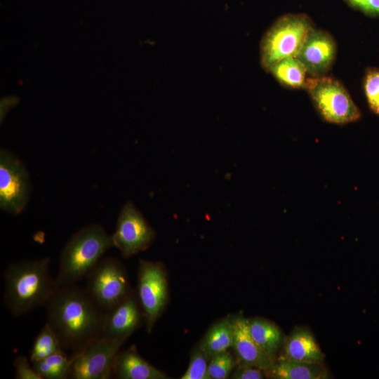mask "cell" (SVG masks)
Instances as JSON below:
<instances>
[{"label":"cell","instance_id":"6da1fadb","mask_svg":"<svg viewBox=\"0 0 379 379\" xmlns=\"http://www.w3.org/2000/svg\"><path fill=\"white\" fill-rule=\"evenodd\" d=\"M47 323L72 354L102 336L106 312L76 284L56 288L45 305Z\"/></svg>","mask_w":379,"mask_h":379},{"label":"cell","instance_id":"7a4b0ae2","mask_svg":"<svg viewBox=\"0 0 379 379\" xmlns=\"http://www.w3.org/2000/svg\"><path fill=\"white\" fill-rule=\"evenodd\" d=\"M50 258L22 260L4 272V301L14 317L45 306L57 287L50 273Z\"/></svg>","mask_w":379,"mask_h":379},{"label":"cell","instance_id":"3957f363","mask_svg":"<svg viewBox=\"0 0 379 379\" xmlns=\"http://www.w3.org/2000/svg\"><path fill=\"white\" fill-rule=\"evenodd\" d=\"M112 237L98 224L86 225L76 232L64 246L55 279L57 288L76 284L86 277L113 247Z\"/></svg>","mask_w":379,"mask_h":379},{"label":"cell","instance_id":"277c9868","mask_svg":"<svg viewBox=\"0 0 379 379\" xmlns=\"http://www.w3.org/2000/svg\"><path fill=\"white\" fill-rule=\"evenodd\" d=\"M313 28L311 19L305 14L289 13L279 18L260 41V60L262 68L268 72L277 62L288 57H296Z\"/></svg>","mask_w":379,"mask_h":379},{"label":"cell","instance_id":"5b68a950","mask_svg":"<svg viewBox=\"0 0 379 379\" xmlns=\"http://www.w3.org/2000/svg\"><path fill=\"white\" fill-rule=\"evenodd\" d=\"M304 88L325 121L343 125L360 119V110L339 81L325 76H312L307 78Z\"/></svg>","mask_w":379,"mask_h":379},{"label":"cell","instance_id":"8992f818","mask_svg":"<svg viewBox=\"0 0 379 379\" xmlns=\"http://www.w3.org/2000/svg\"><path fill=\"white\" fill-rule=\"evenodd\" d=\"M86 278V291L105 312L132 293L126 272L115 258L100 260Z\"/></svg>","mask_w":379,"mask_h":379},{"label":"cell","instance_id":"52a82bcc","mask_svg":"<svg viewBox=\"0 0 379 379\" xmlns=\"http://www.w3.org/2000/svg\"><path fill=\"white\" fill-rule=\"evenodd\" d=\"M138 295L147 331L150 333L168 297L166 272L160 262L140 260Z\"/></svg>","mask_w":379,"mask_h":379},{"label":"cell","instance_id":"ba28073f","mask_svg":"<svg viewBox=\"0 0 379 379\" xmlns=\"http://www.w3.org/2000/svg\"><path fill=\"white\" fill-rule=\"evenodd\" d=\"M123 343L102 335L72 354L69 378H109L115 357Z\"/></svg>","mask_w":379,"mask_h":379},{"label":"cell","instance_id":"9c48e42d","mask_svg":"<svg viewBox=\"0 0 379 379\" xmlns=\"http://www.w3.org/2000/svg\"><path fill=\"white\" fill-rule=\"evenodd\" d=\"M30 180L22 162L9 150L0 151V208L17 215L27 206Z\"/></svg>","mask_w":379,"mask_h":379},{"label":"cell","instance_id":"30bf717a","mask_svg":"<svg viewBox=\"0 0 379 379\" xmlns=\"http://www.w3.org/2000/svg\"><path fill=\"white\" fill-rule=\"evenodd\" d=\"M112 237L114 247L125 258L147 249L155 237V232L131 201L121 208Z\"/></svg>","mask_w":379,"mask_h":379},{"label":"cell","instance_id":"8fae6325","mask_svg":"<svg viewBox=\"0 0 379 379\" xmlns=\"http://www.w3.org/2000/svg\"><path fill=\"white\" fill-rule=\"evenodd\" d=\"M336 51L333 37L326 31L313 28L295 58L312 77L324 76L331 68Z\"/></svg>","mask_w":379,"mask_h":379},{"label":"cell","instance_id":"7c38bea8","mask_svg":"<svg viewBox=\"0 0 379 379\" xmlns=\"http://www.w3.org/2000/svg\"><path fill=\"white\" fill-rule=\"evenodd\" d=\"M142 310L131 293L105 314L102 335L124 343L139 326Z\"/></svg>","mask_w":379,"mask_h":379},{"label":"cell","instance_id":"4fadbf2b","mask_svg":"<svg viewBox=\"0 0 379 379\" xmlns=\"http://www.w3.org/2000/svg\"><path fill=\"white\" fill-rule=\"evenodd\" d=\"M233 345L241 364L257 367L266 371L274 361V357L264 351L252 338L248 319L237 317L232 320Z\"/></svg>","mask_w":379,"mask_h":379},{"label":"cell","instance_id":"5bb4252c","mask_svg":"<svg viewBox=\"0 0 379 379\" xmlns=\"http://www.w3.org/2000/svg\"><path fill=\"white\" fill-rule=\"evenodd\" d=\"M280 358L307 363H323L324 354L312 332L296 327L284 338Z\"/></svg>","mask_w":379,"mask_h":379},{"label":"cell","instance_id":"9a60e30c","mask_svg":"<svg viewBox=\"0 0 379 379\" xmlns=\"http://www.w3.org/2000/svg\"><path fill=\"white\" fill-rule=\"evenodd\" d=\"M112 375L119 379H166L167 375L142 358L134 347L119 352Z\"/></svg>","mask_w":379,"mask_h":379},{"label":"cell","instance_id":"2e32d148","mask_svg":"<svg viewBox=\"0 0 379 379\" xmlns=\"http://www.w3.org/2000/svg\"><path fill=\"white\" fill-rule=\"evenodd\" d=\"M273 379H324L328 378L323 363H307L279 358L264 371Z\"/></svg>","mask_w":379,"mask_h":379},{"label":"cell","instance_id":"e0dca14e","mask_svg":"<svg viewBox=\"0 0 379 379\" xmlns=\"http://www.w3.org/2000/svg\"><path fill=\"white\" fill-rule=\"evenodd\" d=\"M233 345L232 321L228 317L213 325L202 339L199 347L208 359L227 351Z\"/></svg>","mask_w":379,"mask_h":379},{"label":"cell","instance_id":"ac0fdd59","mask_svg":"<svg viewBox=\"0 0 379 379\" xmlns=\"http://www.w3.org/2000/svg\"><path fill=\"white\" fill-rule=\"evenodd\" d=\"M248 326L255 343L267 353L274 357L284 340L280 328L272 321L262 318L249 319Z\"/></svg>","mask_w":379,"mask_h":379},{"label":"cell","instance_id":"d6986e66","mask_svg":"<svg viewBox=\"0 0 379 379\" xmlns=\"http://www.w3.org/2000/svg\"><path fill=\"white\" fill-rule=\"evenodd\" d=\"M268 72L285 87H305L307 70L295 57H288L277 62Z\"/></svg>","mask_w":379,"mask_h":379},{"label":"cell","instance_id":"ffe728a7","mask_svg":"<svg viewBox=\"0 0 379 379\" xmlns=\"http://www.w3.org/2000/svg\"><path fill=\"white\" fill-rule=\"evenodd\" d=\"M72 363V356L69 357L62 349L32 364L42 379H66L69 377Z\"/></svg>","mask_w":379,"mask_h":379},{"label":"cell","instance_id":"44dd1931","mask_svg":"<svg viewBox=\"0 0 379 379\" xmlns=\"http://www.w3.org/2000/svg\"><path fill=\"white\" fill-rule=\"evenodd\" d=\"M62 349L58 338L46 322L34 341L29 361H40Z\"/></svg>","mask_w":379,"mask_h":379},{"label":"cell","instance_id":"7402d4cb","mask_svg":"<svg viewBox=\"0 0 379 379\" xmlns=\"http://www.w3.org/2000/svg\"><path fill=\"white\" fill-rule=\"evenodd\" d=\"M235 364V359L228 351L215 355L210 359L208 366L209 379L229 378Z\"/></svg>","mask_w":379,"mask_h":379},{"label":"cell","instance_id":"603a6c76","mask_svg":"<svg viewBox=\"0 0 379 379\" xmlns=\"http://www.w3.org/2000/svg\"><path fill=\"white\" fill-rule=\"evenodd\" d=\"M364 89L370 109L379 115V69L369 67L366 69Z\"/></svg>","mask_w":379,"mask_h":379},{"label":"cell","instance_id":"cb8c5ba5","mask_svg":"<svg viewBox=\"0 0 379 379\" xmlns=\"http://www.w3.org/2000/svg\"><path fill=\"white\" fill-rule=\"evenodd\" d=\"M207 357L200 347L192 353L189 366L180 379H209Z\"/></svg>","mask_w":379,"mask_h":379},{"label":"cell","instance_id":"d4e9b609","mask_svg":"<svg viewBox=\"0 0 379 379\" xmlns=\"http://www.w3.org/2000/svg\"><path fill=\"white\" fill-rule=\"evenodd\" d=\"M16 379H42L41 376L30 365L28 359L25 356H18L13 361Z\"/></svg>","mask_w":379,"mask_h":379},{"label":"cell","instance_id":"484cf974","mask_svg":"<svg viewBox=\"0 0 379 379\" xmlns=\"http://www.w3.org/2000/svg\"><path fill=\"white\" fill-rule=\"evenodd\" d=\"M352 8L371 17H379V0H345Z\"/></svg>","mask_w":379,"mask_h":379},{"label":"cell","instance_id":"4316f807","mask_svg":"<svg viewBox=\"0 0 379 379\" xmlns=\"http://www.w3.org/2000/svg\"><path fill=\"white\" fill-rule=\"evenodd\" d=\"M262 370L249 365L241 364L232 374L234 379H262L264 378Z\"/></svg>","mask_w":379,"mask_h":379}]
</instances>
